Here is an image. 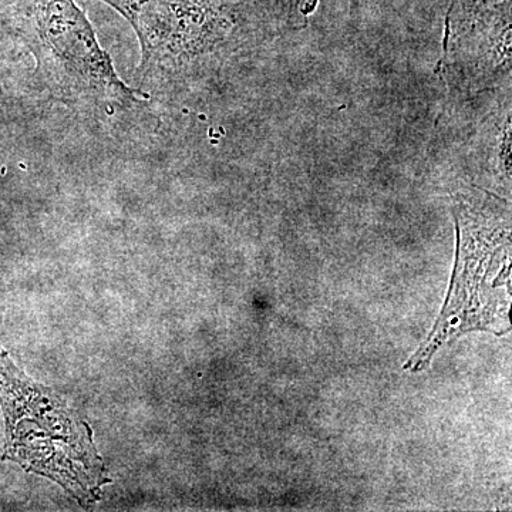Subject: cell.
Segmentation results:
<instances>
[{
  "instance_id": "6da1fadb",
  "label": "cell",
  "mask_w": 512,
  "mask_h": 512,
  "mask_svg": "<svg viewBox=\"0 0 512 512\" xmlns=\"http://www.w3.org/2000/svg\"><path fill=\"white\" fill-rule=\"evenodd\" d=\"M120 13L141 46V93L174 92L221 72L268 37L301 26L293 0H101Z\"/></svg>"
},
{
  "instance_id": "7a4b0ae2",
  "label": "cell",
  "mask_w": 512,
  "mask_h": 512,
  "mask_svg": "<svg viewBox=\"0 0 512 512\" xmlns=\"http://www.w3.org/2000/svg\"><path fill=\"white\" fill-rule=\"evenodd\" d=\"M23 35L35 53L37 76L56 100L90 113L130 109L147 96L117 76L92 23L74 0H19Z\"/></svg>"
},
{
  "instance_id": "3957f363",
  "label": "cell",
  "mask_w": 512,
  "mask_h": 512,
  "mask_svg": "<svg viewBox=\"0 0 512 512\" xmlns=\"http://www.w3.org/2000/svg\"><path fill=\"white\" fill-rule=\"evenodd\" d=\"M0 403L6 419L3 458L45 474L83 498L103 483L90 431L67 407L33 383L0 348Z\"/></svg>"
},
{
  "instance_id": "277c9868",
  "label": "cell",
  "mask_w": 512,
  "mask_h": 512,
  "mask_svg": "<svg viewBox=\"0 0 512 512\" xmlns=\"http://www.w3.org/2000/svg\"><path fill=\"white\" fill-rule=\"evenodd\" d=\"M431 156L434 163L471 181L511 184V86L474 96L451 94L441 113Z\"/></svg>"
},
{
  "instance_id": "5b68a950",
  "label": "cell",
  "mask_w": 512,
  "mask_h": 512,
  "mask_svg": "<svg viewBox=\"0 0 512 512\" xmlns=\"http://www.w3.org/2000/svg\"><path fill=\"white\" fill-rule=\"evenodd\" d=\"M511 0L473 13L448 9L441 72L454 96L511 86Z\"/></svg>"
},
{
  "instance_id": "8992f818",
  "label": "cell",
  "mask_w": 512,
  "mask_h": 512,
  "mask_svg": "<svg viewBox=\"0 0 512 512\" xmlns=\"http://www.w3.org/2000/svg\"><path fill=\"white\" fill-rule=\"evenodd\" d=\"M498 2H501V0H453L450 8L457 10V12L473 13L477 10L490 8Z\"/></svg>"
},
{
  "instance_id": "52a82bcc",
  "label": "cell",
  "mask_w": 512,
  "mask_h": 512,
  "mask_svg": "<svg viewBox=\"0 0 512 512\" xmlns=\"http://www.w3.org/2000/svg\"><path fill=\"white\" fill-rule=\"evenodd\" d=\"M319 0H293L296 8H298L299 12L302 13L303 16L309 15L315 10L316 5H318Z\"/></svg>"
}]
</instances>
